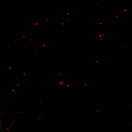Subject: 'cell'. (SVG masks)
<instances>
[{
  "label": "cell",
  "mask_w": 132,
  "mask_h": 132,
  "mask_svg": "<svg viewBox=\"0 0 132 132\" xmlns=\"http://www.w3.org/2000/svg\"><path fill=\"white\" fill-rule=\"evenodd\" d=\"M32 32H31L30 33V35H32Z\"/></svg>",
  "instance_id": "1"
}]
</instances>
